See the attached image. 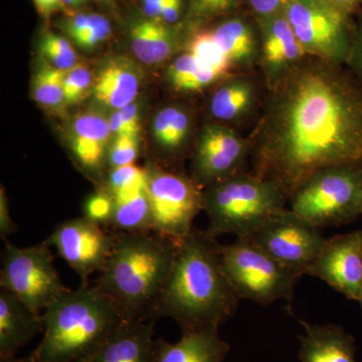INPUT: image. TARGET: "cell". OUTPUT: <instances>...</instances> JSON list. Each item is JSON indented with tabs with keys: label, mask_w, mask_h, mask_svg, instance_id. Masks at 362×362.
Listing matches in <instances>:
<instances>
[{
	"label": "cell",
	"mask_w": 362,
	"mask_h": 362,
	"mask_svg": "<svg viewBox=\"0 0 362 362\" xmlns=\"http://www.w3.org/2000/svg\"><path fill=\"white\" fill-rule=\"evenodd\" d=\"M290 209L321 228L352 223L362 216L361 166L319 170L290 197Z\"/></svg>",
	"instance_id": "8992f818"
},
{
	"label": "cell",
	"mask_w": 362,
	"mask_h": 362,
	"mask_svg": "<svg viewBox=\"0 0 362 362\" xmlns=\"http://www.w3.org/2000/svg\"><path fill=\"white\" fill-rule=\"evenodd\" d=\"M250 143L228 126L209 122L194 143L190 177L202 189L247 170Z\"/></svg>",
	"instance_id": "7c38bea8"
},
{
	"label": "cell",
	"mask_w": 362,
	"mask_h": 362,
	"mask_svg": "<svg viewBox=\"0 0 362 362\" xmlns=\"http://www.w3.org/2000/svg\"><path fill=\"white\" fill-rule=\"evenodd\" d=\"M218 329L216 326L185 328L178 341L156 340L152 362H223L230 346Z\"/></svg>",
	"instance_id": "e0dca14e"
},
{
	"label": "cell",
	"mask_w": 362,
	"mask_h": 362,
	"mask_svg": "<svg viewBox=\"0 0 362 362\" xmlns=\"http://www.w3.org/2000/svg\"><path fill=\"white\" fill-rule=\"evenodd\" d=\"M0 362H37L35 357L30 354V356L18 358L16 356L6 357V358H0Z\"/></svg>",
	"instance_id": "ee69618b"
},
{
	"label": "cell",
	"mask_w": 362,
	"mask_h": 362,
	"mask_svg": "<svg viewBox=\"0 0 362 362\" xmlns=\"http://www.w3.org/2000/svg\"><path fill=\"white\" fill-rule=\"evenodd\" d=\"M45 61L54 68L69 71L77 65V54L68 40L54 33H45L40 42Z\"/></svg>",
	"instance_id": "f546056e"
},
{
	"label": "cell",
	"mask_w": 362,
	"mask_h": 362,
	"mask_svg": "<svg viewBox=\"0 0 362 362\" xmlns=\"http://www.w3.org/2000/svg\"><path fill=\"white\" fill-rule=\"evenodd\" d=\"M139 156V136L119 135L109 147L108 166L113 169L134 164ZM109 169V170H110Z\"/></svg>",
	"instance_id": "836d02e7"
},
{
	"label": "cell",
	"mask_w": 362,
	"mask_h": 362,
	"mask_svg": "<svg viewBox=\"0 0 362 362\" xmlns=\"http://www.w3.org/2000/svg\"><path fill=\"white\" fill-rule=\"evenodd\" d=\"M35 9L40 16L49 18L52 13L63 9L64 4L61 0H33Z\"/></svg>",
	"instance_id": "7bdbcfd3"
},
{
	"label": "cell",
	"mask_w": 362,
	"mask_h": 362,
	"mask_svg": "<svg viewBox=\"0 0 362 362\" xmlns=\"http://www.w3.org/2000/svg\"><path fill=\"white\" fill-rule=\"evenodd\" d=\"M202 0H189V13H192L201 4Z\"/></svg>",
	"instance_id": "7dc6e473"
},
{
	"label": "cell",
	"mask_w": 362,
	"mask_h": 362,
	"mask_svg": "<svg viewBox=\"0 0 362 362\" xmlns=\"http://www.w3.org/2000/svg\"><path fill=\"white\" fill-rule=\"evenodd\" d=\"M185 47V52L194 54L195 58L213 66L214 70L226 77L233 74L232 71L235 70L230 59L226 58L214 40L211 30L194 28L187 37Z\"/></svg>",
	"instance_id": "f1b7e54d"
},
{
	"label": "cell",
	"mask_w": 362,
	"mask_h": 362,
	"mask_svg": "<svg viewBox=\"0 0 362 362\" xmlns=\"http://www.w3.org/2000/svg\"><path fill=\"white\" fill-rule=\"evenodd\" d=\"M168 0H143V6H156V4H166Z\"/></svg>",
	"instance_id": "bcb514c9"
},
{
	"label": "cell",
	"mask_w": 362,
	"mask_h": 362,
	"mask_svg": "<svg viewBox=\"0 0 362 362\" xmlns=\"http://www.w3.org/2000/svg\"><path fill=\"white\" fill-rule=\"evenodd\" d=\"M18 230V225L13 223L11 214H9L8 206L4 189L1 190L0 197V237L4 240H7L8 235H13Z\"/></svg>",
	"instance_id": "60d3db41"
},
{
	"label": "cell",
	"mask_w": 362,
	"mask_h": 362,
	"mask_svg": "<svg viewBox=\"0 0 362 362\" xmlns=\"http://www.w3.org/2000/svg\"><path fill=\"white\" fill-rule=\"evenodd\" d=\"M140 74L129 59L117 58L102 66L93 84L98 102L119 110L134 102L139 92Z\"/></svg>",
	"instance_id": "603a6c76"
},
{
	"label": "cell",
	"mask_w": 362,
	"mask_h": 362,
	"mask_svg": "<svg viewBox=\"0 0 362 362\" xmlns=\"http://www.w3.org/2000/svg\"><path fill=\"white\" fill-rule=\"evenodd\" d=\"M262 104L247 137L250 171L288 202L319 170L362 166V87L342 66L307 57Z\"/></svg>",
	"instance_id": "6da1fadb"
},
{
	"label": "cell",
	"mask_w": 362,
	"mask_h": 362,
	"mask_svg": "<svg viewBox=\"0 0 362 362\" xmlns=\"http://www.w3.org/2000/svg\"><path fill=\"white\" fill-rule=\"evenodd\" d=\"M145 181L146 169L130 164L110 169L105 181V187L116 197L135 189L145 183Z\"/></svg>",
	"instance_id": "4dcf8cb0"
},
{
	"label": "cell",
	"mask_w": 362,
	"mask_h": 362,
	"mask_svg": "<svg viewBox=\"0 0 362 362\" xmlns=\"http://www.w3.org/2000/svg\"><path fill=\"white\" fill-rule=\"evenodd\" d=\"M169 83L180 93H199L226 78L213 66L207 65L194 54L185 52L169 66ZM228 77V76H226Z\"/></svg>",
	"instance_id": "4316f807"
},
{
	"label": "cell",
	"mask_w": 362,
	"mask_h": 362,
	"mask_svg": "<svg viewBox=\"0 0 362 362\" xmlns=\"http://www.w3.org/2000/svg\"><path fill=\"white\" fill-rule=\"evenodd\" d=\"M221 262L240 300L268 306L280 300L291 302L294 298L300 278L252 240L237 238L232 244L221 245Z\"/></svg>",
	"instance_id": "52a82bcc"
},
{
	"label": "cell",
	"mask_w": 362,
	"mask_h": 362,
	"mask_svg": "<svg viewBox=\"0 0 362 362\" xmlns=\"http://www.w3.org/2000/svg\"><path fill=\"white\" fill-rule=\"evenodd\" d=\"M351 301L362 296V230L333 235L307 272Z\"/></svg>",
	"instance_id": "5bb4252c"
},
{
	"label": "cell",
	"mask_w": 362,
	"mask_h": 362,
	"mask_svg": "<svg viewBox=\"0 0 362 362\" xmlns=\"http://www.w3.org/2000/svg\"><path fill=\"white\" fill-rule=\"evenodd\" d=\"M340 13L354 16L362 8V0H321Z\"/></svg>",
	"instance_id": "b9f144b4"
},
{
	"label": "cell",
	"mask_w": 362,
	"mask_h": 362,
	"mask_svg": "<svg viewBox=\"0 0 362 362\" xmlns=\"http://www.w3.org/2000/svg\"><path fill=\"white\" fill-rule=\"evenodd\" d=\"M242 4V0H202L201 4L189 13L192 23L197 25L201 21L232 13Z\"/></svg>",
	"instance_id": "d590c367"
},
{
	"label": "cell",
	"mask_w": 362,
	"mask_h": 362,
	"mask_svg": "<svg viewBox=\"0 0 362 362\" xmlns=\"http://www.w3.org/2000/svg\"><path fill=\"white\" fill-rule=\"evenodd\" d=\"M194 128V119L188 109L182 106H168L162 109L153 122V134L157 144L166 154L180 156L185 148Z\"/></svg>",
	"instance_id": "d4e9b609"
},
{
	"label": "cell",
	"mask_w": 362,
	"mask_h": 362,
	"mask_svg": "<svg viewBox=\"0 0 362 362\" xmlns=\"http://www.w3.org/2000/svg\"><path fill=\"white\" fill-rule=\"evenodd\" d=\"M293 0H242L247 13L255 21L265 20L278 14L284 13L285 9Z\"/></svg>",
	"instance_id": "74e56055"
},
{
	"label": "cell",
	"mask_w": 362,
	"mask_h": 362,
	"mask_svg": "<svg viewBox=\"0 0 362 362\" xmlns=\"http://www.w3.org/2000/svg\"><path fill=\"white\" fill-rule=\"evenodd\" d=\"M109 121L95 112L80 114L71 124L69 145L76 162L85 173L98 175L108 165Z\"/></svg>",
	"instance_id": "ac0fdd59"
},
{
	"label": "cell",
	"mask_w": 362,
	"mask_h": 362,
	"mask_svg": "<svg viewBox=\"0 0 362 362\" xmlns=\"http://www.w3.org/2000/svg\"><path fill=\"white\" fill-rule=\"evenodd\" d=\"M358 303L361 304V310H362V296H361V301H359Z\"/></svg>",
	"instance_id": "c3c4849f"
},
{
	"label": "cell",
	"mask_w": 362,
	"mask_h": 362,
	"mask_svg": "<svg viewBox=\"0 0 362 362\" xmlns=\"http://www.w3.org/2000/svg\"><path fill=\"white\" fill-rule=\"evenodd\" d=\"M356 16V30L346 66L362 87V8Z\"/></svg>",
	"instance_id": "f35d334b"
},
{
	"label": "cell",
	"mask_w": 362,
	"mask_h": 362,
	"mask_svg": "<svg viewBox=\"0 0 362 362\" xmlns=\"http://www.w3.org/2000/svg\"><path fill=\"white\" fill-rule=\"evenodd\" d=\"M305 54L337 66H346L356 21L321 0H293L285 9Z\"/></svg>",
	"instance_id": "9c48e42d"
},
{
	"label": "cell",
	"mask_w": 362,
	"mask_h": 362,
	"mask_svg": "<svg viewBox=\"0 0 362 362\" xmlns=\"http://www.w3.org/2000/svg\"><path fill=\"white\" fill-rule=\"evenodd\" d=\"M94 13H77L71 18H66L62 23L64 32L69 35L71 40H75L78 35L87 30L90 25Z\"/></svg>",
	"instance_id": "ab89813d"
},
{
	"label": "cell",
	"mask_w": 362,
	"mask_h": 362,
	"mask_svg": "<svg viewBox=\"0 0 362 362\" xmlns=\"http://www.w3.org/2000/svg\"><path fill=\"white\" fill-rule=\"evenodd\" d=\"M115 201V213L109 226L110 230L117 232L154 230L146 181L135 189L116 197Z\"/></svg>",
	"instance_id": "484cf974"
},
{
	"label": "cell",
	"mask_w": 362,
	"mask_h": 362,
	"mask_svg": "<svg viewBox=\"0 0 362 362\" xmlns=\"http://www.w3.org/2000/svg\"><path fill=\"white\" fill-rule=\"evenodd\" d=\"M49 247L45 242L18 247L6 240L1 255L0 288L37 314L70 290L59 278Z\"/></svg>",
	"instance_id": "ba28073f"
},
{
	"label": "cell",
	"mask_w": 362,
	"mask_h": 362,
	"mask_svg": "<svg viewBox=\"0 0 362 362\" xmlns=\"http://www.w3.org/2000/svg\"><path fill=\"white\" fill-rule=\"evenodd\" d=\"M108 121L109 127L113 135L139 136V112L134 102L112 114Z\"/></svg>",
	"instance_id": "e575fe53"
},
{
	"label": "cell",
	"mask_w": 362,
	"mask_h": 362,
	"mask_svg": "<svg viewBox=\"0 0 362 362\" xmlns=\"http://www.w3.org/2000/svg\"><path fill=\"white\" fill-rule=\"evenodd\" d=\"M300 362H357L356 339L337 324H310L299 320Z\"/></svg>",
	"instance_id": "ffe728a7"
},
{
	"label": "cell",
	"mask_w": 362,
	"mask_h": 362,
	"mask_svg": "<svg viewBox=\"0 0 362 362\" xmlns=\"http://www.w3.org/2000/svg\"><path fill=\"white\" fill-rule=\"evenodd\" d=\"M261 104L258 81L251 74H230L220 82L209 101L213 122L235 125L247 122Z\"/></svg>",
	"instance_id": "2e32d148"
},
{
	"label": "cell",
	"mask_w": 362,
	"mask_h": 362,
	"mask_svg": "<svg viewBox=\"0 0 362 362\" xmlns=\"http://www.w3.org/2000/svg\"><path fill=\"white\" fill-rule=\"evenodd\" d=\"M44 328L42 314L35 313L13 293L0 288V358L16 356Z\"/></svg>",
	"instance_id": "44dd1931"
},
{
	"label": "cell",
	"mask_w": 362,
	"mask_h": 362,
	"mask_svg": "<svg viewBox=\"0 0 362 362\" xmlns=\"http://www.w3.org/2000/svg\"><path fill=\"white\" fill-rule=\"evenodd\" d=\"M93 78L87 66L77 64L71 70L66 71L64 81L65 103L71 106L82 102L93 88Z\"/></svg>",
	"instance_id": "1f68e13d"
},
{
	"label": "cell",
	"mask_w": 362,
	"mask_h": 362,
	"mask_svg": "<svg viewBox=\"0 0 362 362\" xmlns=\"http://www.w3.org/2000/svg\"><path fill=\"white\" fill-rule=\"evenodd\" d=\"M114 232L110 257L93 285L115 304L124 320L157 321V304L180 242L154 230Z\"/></svg>",
	"instance_id": "3957f363"
},
{
	"label": "cell",
	"mask_w": 362,
	"mask_h": 362,
	"mask_svg": "<svg viewBox=\"0 0 362 362\" xmlns=\"http://www.w3.org/2000/svg\"><path fill=\"white\" fill-rule=\"evenodd\" d=\"M145 169L154 232L180 242L202 211V189L182 173L154 165Z\"/></svg>",
	"instance_id": "30bf717a"
},
{
	"label": "cell",
	"mask_w": 362,
	"mask_h": 362,
	"mask_svg": "<svg viewBox=\"0 0 362 362\" xmlns=\"http://www.w3.org/2000/svg\"><path fill=\"white\" fill-rule=\"evenodd\" d=\"M284 192L275 183L243 170L202 189L206 232L214 238H247L270 216L286 209Z\"/></svg>",
	"instance_id": "5b68a950"
},
{
	"label": "cell",
	"mask_w": 362,
	"mask_h": 362,
	"mask_svg": "<svg viewBox=\"0 0 362 362\" xmlns=\"http://www.w3.org/2000/svg\"><path fill=\"white\" fill-rule=\"evenodd\" d=\"M240 299L226 278L221 244L192 228L178 243L175 265L159 298L156 319H175L181 329L216 326L232 318Z\"/></svg>",
	"instance_id": "7a4b0ae2"
},
{
	"label": "cell",
	"mask_w": 362,
	"mask_h": 362,
	"mask_svg": "<svg viewBox=\"0 0 362 362\" xmlns=\"http://www.w3.org/2000/svg\"><path fill=\"white\" fill-rule=\"evenodd\" d=\"M180 33L162 21L143 18L130 28V44L136 58L146 65L160 64L181 47Z\"/></svg>",
	"instance_id": "cb8c5ba5"
},
{
	"label": "cell",
	"mask_w": 362,
	"mask_h": 362,
	"mask_svg": "<svg viewBox=\"0 0 362 362\" xmlns=\"http://www.w3.org/2000/svg\"><path fill=\"white\" fill-rule=\"evenodd\" d=\"M211 32L233 69L249 71L258 66L259 33L254 18L230 16L211 28Z\"/></svg>",
	"instance_id": "7402d4cb"
},
{
	"label": "cell",
	"mask_w": 362,
	"mask_h": 362,
	"mask_svg": "<svg viewBox=\"0 0 362 362\" xmlns=\"http://www.w3.org/2000/svg\"><path fill=\"white\" fill-rule=\"evenodd\" d=\"M66 71L54 68L45 61L33 82V97L37 103L49 109H61L65 103L64 81Z\"/></svg>",
	"instance_id": "83f0119b"
},
{
	"label": "cell",
	"mask_w": 362,
	"mask_h": 362,
	"mask_svg": "<svg viewBox=\"0 0 362 362\" xmlns=\"http://www.w3.org/2000/svg\"><path fill=\"white\" fill-rule=\"evenodd\" d=\"M111 33L110 21L101 14L94 13L89 28L76 37L74 42L82 49H92L108 39Z\"/></svg>",
	"instance_id": "8d00e7d4"
},
{
	"label": "cell",
	"mask_w": 362,
	"mask_h": 362,
	"mask_svg": "<svg viewBox=\"0 0 362 362\" xmlns=\"http://www.w3.org/2000/svg\"><path fill=\"white\" fill-rule=\"evenodd\" d=\"M115 197L103 187L90 194L84 204V216L109 228L115 213Z\"/></svg>",
	"instance_id": "d6a6232c"
},
{
	"label": "cell",
	"mask_w": 362,
	"mask_h": 362,
	"mask_svg": "<svg viewBox=\"0 0 362 362\" xmlns=\"http://www.w3.org/2000/svg\"><path fill=\"white\" fill-rule=\"evenodd\" d=\"M361 176H362V166H361Z\"/></svg>",
	"instance_id": "681fc988"
},
{
	"label": "cell",
	"mask_w": 362,
	"mask_h": 362,
	"mask_svg": "<svg viewBox=\"0 0 362 362\" xmlns=\"http://www.w3.org/2000/svg\"><path fill=\"white\" fill-rule=\"evenodd\" d=\"M156 321H124L85 362H152Z\"/></svg>",
	"instance_id": "d6986e66"
},
{
	"label": "cell",
	"mask_w": 362,
	"mask_h": 362,
	"mask_svg": "<svg viewBox=\"0 0 362 362\" xmlns=\"http://www.w3.org/2000/svg\"><path fill=\"white\" fill-rule=\"evenodd\" d=\"M247 239L298 278L307 275L326 242L320 228L290 209L274 214Z\"/></svg>",
	"instance_id": "8fae6325"
},
{
	"label": "cell",
	"mask_w": 362,
	"mask_h": 362,
	"mask_svg": "<svg viewBox=\"0 0 362 362\" xmlns=\"http://www.w3.org/2000/svg\"><path fill=\"white\" fill-rule=\"evenodd\" d=\"M61 1L65 7L78 8V7L82 6L87 0H61Z\"/></svg>",
	"instance_id": "f6af8a7d"
},
{
	"label": "cell",
	"mask_w": 362,
	"mask_h": 362,
	"mask_svg": "<svg viewBox=\"0 0 362 362\" xmlns=\"http://www.w3.org/2000/svg\"><path fill=\"white\" fill-rule=\"evenodd\" d=\"M255 21L259 33L258 66L266 90H270L308 56L298 42L284 13Z\"/></svg>",
	"instance_id": "9a60e30c"
},
{
	"label": "cell",
	"mask_w": 362,
	"mask_h": 362,
	"mask_svg": "<svg viewBox=\"0 0 362 362\" xmlns=\"http://www.w3.org/2000/svg\"><path fill=\"white\" fill-rule=\"evenodd\" d=\"M115 232L86 216L59 223L45 240L78 274L83 284L108 261Z\"/></svg>",
	"instance_id": "4fadbf2b"
},
{
	"label": "cell",
	"mask_w": 362,
	"mask_h": 362,
	"mask_svg": "<svg viewBox=\"0 0 362 362\" xmlns=\"http://www.w3.org/2000/svg\"><path fill=\"white\" fill-rule=\"evenodd\" d=\"M44 337L37 362H85L124 322L115 304L88 283L69 290L42 314Z\"/></svg>",
	"instance_id": "277c9868"
}]
</instances>
